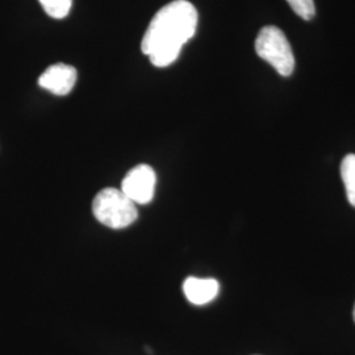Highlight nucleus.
Instances as JSON below:
<instances>
[{
  "label": "nucleus",
  "mask_w": 355,
  "mask_h": 355,
  "mask_svg": "<svg viewBox=\"0 0 355 355\" xmlns=\"http://www.w3.org/2000/svg\"><path fill=\"white\" fill-rule=\"evenodd\" d=\"M198 11L187 0H175L153 17L141 42V51L154 66L166 67L175 62L183 45L195 36Z\"/></svg>",
  "instance_id": "f257e3e1"
},
{
  "label": "nucleus",
  "mask_w": 355,
  "mask_h": 355,
  "mask_svg": "<svg viewBox=\"0 0 355 355\" xmlns=\"http://www.w3.org/2000/svg\"><path fill=\"white\" fill-rule=\"evenodd\" d=\"M92 212L101 224L111 229L128 228L139 217L136 203L123 191L112 187L98 192L92 202Z\"/></svg>",
  "instance_id": "f03ea898"
},
{
  "label": "nucleus",
  "mask_w": 355,
  "mask_h": 355,
  "mask_svg": "<svg viewBox=\"0 0 355 355\" xmlns=\"http://www.w3.org/2000/svg\"><path fill=\"white\" fill-rule=\"evenodd\" d=\"M258 57L271 64L282 76H290L295 70V57L291 45L283 31L274 26H265L255 40Z\"/></svg>",
  "instance_id": "7ed1b4c3"
},
{
  "label": "nucleus",
  "mask_w": 355,
  "mask_h": 355,
  "mask_svg": "<svg viewBox=\"0 0 355 355\" xmlns=\"http://www.w3.org/2000/svg\"><path fill=\"white\" fill-rule=\"evenodd\" d=\"M157 175L149 165H139L128 171L121 182V191L136 204L150 203L154 198Z\"/></svg>",
  "instance_id": "20e7f679"
},
{
  "label": "nucleus",
  "mask_w": 355,
  "mask_h": 355,
  "mask_svg": "<svg viewBox=\"0 0 355 355\" xmlns=\"http://www.w3.org/2000/svg\"><path fill=\"white\" fill-rule=\"evenodd\" d=\"M76 78L78 73L76 67L64 64H51L38 78V85L54 95L64 96L74 89Z\"/></svg>",
  "instance_id": "39448f33"
},
{
  "label": "nucleus",
  "mask_w": 355,
  "mask_h": 355,
  "mask_svg": "<svg viewBox=\"0 0 355 355\" xmlns=\"http://www.w3.org/2000/svg\"><path fill=\"white\" fill-rule=\"evenodd\" d=\"M220 291V284L216 279L190 277L183 283V292L191 304L204 305L211 303Z\"/></svg>",
  "instance_id": "423d86ee"
},
{
  "label": "nucleus",
  "mask_w": 355,
  "mask_h": 355,
  "mask_svg": "<svg viewBox=\"0 0 355 355\" xmlns=\"http://www.w3.org/2000/svg\"><path fill=\"white\" fill-rule=\"evenodd\" d=\"M341 177L349 203L355 207V154H347L341 164Z\"/></svg>",
  "instance_id": "0eeeda50"
},
{
  "label": "nucleus",
  "mask_w": 355,
  "mask_h": 355,
  "mask_svg": "<svg viewBox=\"0 0 355 355\" xmlns=\"http://www.w3.org/2000/svg\"><path fill=\"white\" fill-rule=\"evenodd\" d=\"M42 6L44 11L48 13L53 19H64L66 17L70 10L73 0H38Z\"/></svg>",
  "instance_id": "6e6552de"
},
{
  "label": "nucleus",
  "mask_w": 355,
  "mask_h": 355,
  "mask_svg": "<svg viewBox=\"0 0 355 355\" xmlns=\"http://www.w3.org/2000/svg\"><path fill=\"white\" fill-rule=\"evenodd\" d=\"M293 12L304 20H312L316 15V7L313 0H287Z\"/></svg>",
  "instance_id": "1a4fd4ad"
},
{
  "label": "nucleus",
  "mask_w": 355,
  "mask_h": 355,
  "mask_svg": "<svg viewBox=\"0 0 355 355\" xmlns=\"http://www.w3.org/2000/svg\"><path fill=\"white\" fill-rule=\"evenodd\" d=\"M353 318H354V321H355V305H354V312H353Z\"/></svg>",
  "instance_id": "9d476101"
}]
</instances>
